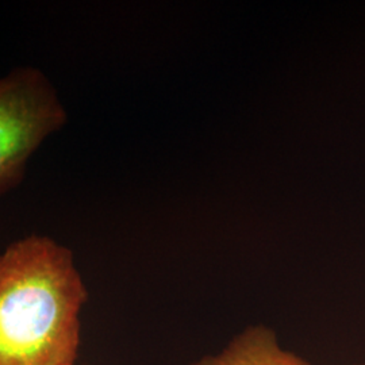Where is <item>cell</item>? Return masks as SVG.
I'll return each mask as SVG.
<instances>
[{
  "instance_id": "7a4b0ae2",
  "label": "cell",
  "mask_w": 365,
  "mask_h": 365,
  "mask_svg": "<svg viewBox=\"0 0 365 365\" xmlns=\"http://www.w3.org/2000/svg\"><path fill=\"white\" fill-rule=\"evenodd\" d=\"M66 122L64 106L38 69L0 78V195L22 180L27 160Z\"/></svg>"
},
{
  "instance_id": "3957f363",
  "label": "cell",
  "mask_w": 365,
  "mask_h": 365,
  "mask_svg": "<svg viewBox=\"0 0 365 365\" xmlns=\"http://www.w3.org/2000/svg\"><path fill=\"white\" fill-rule=\"evenodd\" d=\"M192 365H312L280 346L276 334L264 327H249L212 356Z\"/></svg>"
},
{
  "instance_id": "6da1fadb",
  "label": "cell",
  "mask_w": 365,
  "mask_h": 365,
  "mask_svg": "<svg viewBox=\"0 0 365 365\" xmlns=\"http://www.w3.org/2000/svg\"><path fill=\"white\" fill-rule=\"evenodd\" d=\"M88 292L69 249L29 235L0 255V365H75Z\"/></svg>"
},
{
  "instance_id": "277c9868",
  "label": "cell",
  "mask_w": 365,
  "mask_h": 365,
  "mask_svg": "<svg viewBox=\"0 0 365 365\" xmlns=\"http://www.w3.org/2000/svg\"><path fill=\"white\" fill-rule=\"evenodd\" d=\"M356 365H365V364H356Z\"/></svg>"
}]
</instances>
